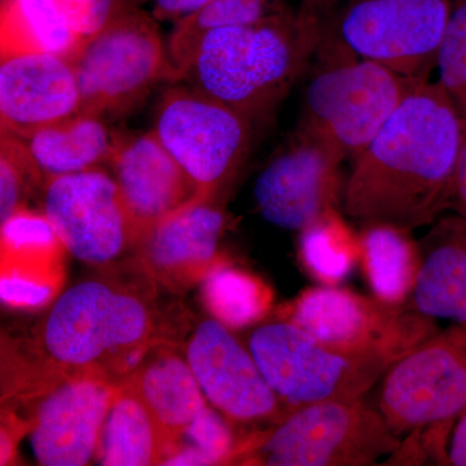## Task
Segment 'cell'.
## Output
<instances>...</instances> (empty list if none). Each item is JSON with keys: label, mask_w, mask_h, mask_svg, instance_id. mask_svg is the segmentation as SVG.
<instances>
[{"label": "cell", "mask_w": 466, "mask_h": 466, "mask_svg": "<svg viewBox=\"0 0 466 466\" xmlns=\"http://www.w3.org/2000/svg\"><path fill=\"white\" fill-rule=\"evenodd\" d=\"M157 285L131 256L61 293L29 339L3 345V401L29 403L73 377L124 381L167 339Z\"/></svg>", "instance_id": "1"}, {"label": "cell", "mask_w": 466, "mask_h": 466, "mask_svg": "<svg viewBox=\"0 0 466 466\" xmlns=\"http://www.w3.org/2000/svg\"><path fill=\"white\" fill-rule=\"evenodd\" d=\"M466 124L440 84L420 82L352 158L343 210L412 232L452 208Z\"/></svg>", "instance_id": "2"}, {"label": "cell", "mask_w": 466, "mask_h": 466, "mask_svg": "<svg viewBox=\"0 0 466 466\" xmlns=\"http://www.w3.org/2000/svg\"><path fill=\"white\" fill-rule=\"evenodd\" d=\"M324 38L320 5L302 0L271 16L217 27L198 41L175 82L263 118L311 66Z\"/></svg>", "instance_id": "3"}, {"label": "cell", "mask_w": 466, "mask_h": 466, "mask_svg": "<svg viewBox=\"0 0 466 466\" xmlns=\"http://www.w3.org/2000/svg\"><path fill=\"white\" fill-rule=\"evenodd\" d=\"M400 438L363 400L320 401L245 435L231 465L367 466L394 455Z\"/></svg>", "instance_id": "4"}, {"label": "cell", "mask_w": 466, "mask_h": 466, "mask_svg": "<svg viewBox=\"0 0 466 466\" xmlns=\"http://www.w3.org/2000/svg\"><path fill=\"white\" fill-rule=\"evenodd\" d=\"M305 95L300 127L333 144L345 157L366 148L420 79L346 50L328 35ZM428 81V79H426Z\"/></svg>", "instance_id": "5"}, {"label": "cell", "mask_w": 466, "mask_h": 466, "mask_svg": "<svg viewBox=\"0 0 466 466\" xmlns=\"http://www.w3.org/2000/svg\"><path fill=\"white\" fill-rule=\"evenodd\" d=\"M248 349L272 390L291 410L363 400L391 366L373 355L329 348L283 318L251 330Z\"/></svg>", "instance_id": "6"}, {"label": "cell", "mask_w": 466, "mask_h": 466, "mask_svg": "<svg viewBox=\"0 0 466 466\" xmlns=\"http://www.w3.org/2000/svg\"><path fill=\"white\" fill-rule=\"evenodd\" d=\"M156 18L134 5L91 38L72 58L81 112L122 115L139 106L159 82L175 79Z\"/></svg>", "instance_id": "7"}, {"label": "cell", "mask_w": 466, "mask_h": 466, "mask_svg": "<svg viewBox=\"0 0 466 466\" xmlns=\"http://www.w3.org/2000/svg\"><path fill=\"white\" fill-rule=\"evenodd\" d=\"M452 0H330L324 30L359 57L426 81Z\"/></svg>", "instance_id": "8"}, {"label": "cell", "mask_w": 466, "mask_h": 466, "mask_svg": "<svg viewBox=\"0 0 466 466\" xmlns=\"http://www.w3.org/2000/svg\"><path fill=\"white\" fill-rule=\"evenodd\" d=\"M177 84L159 103L153 133L188 175L200 200L213 201L244 162L253 122L222 101Z\"/></svg>", "instance_id": "9"}, {"label": "cell", "mask_w": 466, "mask_h": 466, "mask_svg": "<svg viewBox=\"0 0 466 466\" xmlns=\"http://www.w3.org/2000/svg\"><path fill=\"white\" fill-rule=\"evenodd\" d=\"M329 348L373 355L392 364L440 333L433 319L334 285L303 291L281 317Z\"/></svg>", "instance_id": "10"}, {"label": "cell", "mask_w": 466, "mask_h": 466, "mask_svg": "<svg viewBox=\"0 0 466 466\" xmlns=\"http://www.w3.org/2000/svg\"><path fill=\"white\" fill-rule=\"evenodd\" d=\"M466 410V328L455 325L410 350L382 377L379 410L392 433L450 429Z\"/></svg>", "instance_id": "11"}, {"label": "cell", "mask_w": 466, "mask_h": 466, "mask_svg": "<svg viewBox=\"0 0 466 466\" xmlns=\"http://www.w3.org/2000/svg\"><path fill=\"white\" fill-rule=\"evenodd\" d=\"M43 213L66 251L91 266L126 259L142 236L118 184L104 168L48 180L43 188Z\"/></svg>", "instance_id": "12"}, {"label": "cell", "mask_w": 466, "mask_h": 466, "mask_svg": "<svg viewBox=\"0 0 466 466\" xmlns=\"http://www.w3.org/2000/svg\"><path fill=\"white\" fill-rule=\"evenodd\" d=\"M186 357L208 403L233 428L263 431L293 410L272 390L250 350L217 319L196 327Z\"/></svg>", "instance_id": "13"}, {"label": "cell", "mask_w": 466, "mask_h": 466, "mask_svg": "<svg viewBox=\"0 0 466 466\" xmlns=\"http://www.w3.org/2000/svg\"><path fill=\"white\" fill-rule=\"evenodd\" d=\"M333 144L300 127L257 177L254 198L267 222L302 231L342 202L341 164Z\"/></svg>", "instance_id": "14"}, {"label": "cell", "mask_w": 466, "mask_h": 466, "mask_svg": "<svg viewBox=\"0 0 466 466\" xmlns=\"http://www.w3.org/2000/svg\"><path fill=\"white\" fill-rule=\"evenodd\" d=\"M118 386L106 377H73L24 406L36 461L45 466L94 461Z\"/></svg>", "instance_id": "15"}, {"label": "cell", "mask_w": 466, "mask_h": 466, "mask_svg": "<svg viewBox=\"0 0 466 466\" xmlns=\"http://www.w3.org/2000/svg\"><path fill=\"white\" fill-rule=\"evenodd\" d=\"M226 217L213 201H196L143 233L133 256L158 285L182 294L202 283L219 262Z\"/></svg>", "instance_id": "16"}, {"label": "cell", "mask_w": 466, "mask_h": 466, "mask_svg": "<svg viewBox=\"0 0 466 466\" xmlns=\"http://www.w3.org/2000/svg\"><path fill=\"white\" fill-rule=\"evenodd\" d=\"M79 112L81 92L72 61L50 54L2 57V133L25 137Z\"/></svg>", "instance_id": "17"}, {"label": "cell", "mask_w": 466, "mask_h": 466, "mask_svg": "<svg viewBox=\"0 0 466 466\" xmlns=\"http://www.w3.org/2000/svg\"><path fill=\"white\" fill-rule=\"evenodd\" d=\"M109 167L142 235L165 218L201 201L195 184L153 130L121 137Z\"/></svg>", "instance_id": "18"}, {"label": "cell", "mask_w": 466, "mask_h": 466, "mask_svg": "<svg viewBox=\"0 0 466 466\" xmlns=\"http://www.w3.org/2000/svg\"><path fill=\"white\" fill-rule=\"evenodd\" d=\"M119 385L134 392L149 410L167 441V460L208 403L186 354L173 339L153 343Z\"/></svg>", "instance_id": "19"}, {"label": "cell", "mask_w": 466, "mask_h": 466, "mask_svg": "<svg viewBox=\"0 0 466 466\" xmlns=\"http://www.w3.org/2000/svg\"><path fill=\"white\" fill-rule=\"evenodd\" d=\"M63 242L45 213L23 208L2 223V299L12 308L46 305L58 289Z\"/></svg>", "instance_id": "20"}, {"label": "cell", "mask_w": 466, "mask_h": 466, "mask_svg": "<svg viewBox=\"0 0 466 466\" xmlns=\"http://www.w3.org/2000/svg\"><path fill=\"white\" fill-rule=\"evenodd\" d=\"M419 248V272L406 305L466 328V220L458 214L438 220Z\"/></svg>", "instance_id": "21"}, {"label": "cell", "mask_w": 466, "mask_h": 466, "mask_svg": "<svg viewBox=\"0 0 466 466\" xmlns=\"http://www.w3.org/2000/svg\"><path fill=\"white\" fill-rule=\"evenodd\" d=\"M17 137L26 147L45 186L63 175L109 167L121 139L103 116L82 112Z\"/></svg>", "instance_id": "22"}, {"label": "cell", "mask_w": 466, "mask_h": 466, "mask_svg": "<svg viewBox=\"0 0 466 466\" xmlns=\"http://www.w3.org/2000/svg\"><path fill=\"white\" fill-rule=\"evenodd\" d=\"M82 42L57 0H2L0 57L50 54L72 60Z\"/></svg>", "instance_id": "23"}, {"label": "cell", "mask_w": 466, "mask_h": 466, "mask_svg": "<svg viewBox=\"0 0 466 466\" xmlns=\"http://www.w3.org/2000/svg\"><path fill=\"white\" fill-rule=\"evenodd\" d=\"M167 441L142 400L119 385L101 429L95 461L106 466L165 465Z\"/></svg>", "instance_id": "24"}, {"label": "cell", "mask_w": 466, "mask_h": 466, "mask_svg": "<svg viewBox=\"0 0 466 466\" xmlns=\"http://www.w3.org/2000/svg\"><path fill=\"white\" fill-rule=\"evenodd\" d=\"M360 260L376 299L390 305H406L420 266L419 244L410 231L386 223L363 225Z\"/></svg>", "instance_id": "25"}, {"label": "cell", "mask_w": 466, "mask_h": 466, "mask_svg": "<svg viewBox=\"0 0 466 466\" xmlns=\"http://www.w3.org/2000/svg\"><path fill=\"white\" fill-rule=\"evenodd\" d=\"M201 285L205 308L229 329L258 323L274 305V293L262 279L223 257Z\"/></svg>", "instance_id": "26"}, {"label": "cell", "mask_w": 466, "mask_h": 466, "mask_svg": "<svg viewBox=\"0 0 466 466\" xmlns=\"http://www.w3.org/2000/svg\"><path fill=\"white\" fill-rule=\"evenodd\" d=\"M299 233L300 259L309 274L324 285L341 283L360 259L359 235L352 232L339 208Z\"/></svg>", "instance_id": "27"}, {"label": "cell", "mask_w": 466, "mask_h": 466, "mask_svg": "<svg viewBox=\"0 0 466 466\" xmlns=\"http://www.w3.org/2000/svg\"><path fill=\"white\" fill-rule=\"evenodd\" d=\"M287 8L288 0H210L200 11L174 25L167 47L175 79L198 41L210 30L254 23Z\"/></svg>", "instance_id": "28"}, {"label": "cell", "mask_w": 466, "mask_h": 466, "mask_svg": "<svg viewBox=\"0 0 466 466\" xmlns=\"http://www.w3.org/2000/svg\"><path fill=\"white\" fill-rule=\"evenodd\" d=\"M240 441V434L208 403L165 465L231 464Z\"/></svg>", "instance_id": "29"}, {"label": "cell", "mask_w": 466, "mask_h": 466, "mask_svg": "<svg viewBox=\"0 0 466 466\" xmlns=\"http://www.w3.org/2000/svg\"><path fill=\"white\" fill-rule=\"evenodd\" d=\"M35 187L45 188L26 147L15 135L2 133L0 143V219L2 223L25 208L26 198Z\"/></svg>", "instance_id": "30"}, {"label": "cell", "mask_w": 466, "mask_h": 466, "mask_svg": "<svg viewBox=\"0 0 466 466\" xmlns=\"http://www.w3.org/2000/svg\"><path fill=\"white\" fill-rule=\"evenodd\" d=\"M435 66L440 73L438 84L453 101L466 124V0H452Z\"/></svg>", "instance_id": "31"}, {"label": "cell", "mask_w": 466, "mask_h": 466, "mask_svg": "<svg viewBox=\"0 0 466 466\" xmlns=\"http://www.w3.org/2000/svg\"><path fill=\"white\" fill-rule=\"evenodd\" d=\"M70 25L82 39H88L134 7L133 0H57Z\"/></svg>", "instance_id": "32"}, {"label": "cell", "mask_w": 466, "mask_h": 466, "mask_svg": "<svg viewBox=\"0 0 466 466\" xmlns=\"http://www.w3.org/2000/svg\"><path fill=\"white\" fill-rule=\"evenodd\" d=\"M210 0H155L153 17L177 24L200 11Z\"/></svg>", "instance_id": "33"}, {"label": "cell", "mask_w": 466, "mask_h": 466, "mask_svg": "<svg viewBox=\"0 0 466 466\" xmlns=\"http://www.w3.org/2000/svg\"><path fill=\"white\" fill-rule=\"evenodd\" d=\"M446 460L449 465L466 466V410L453 424Z\"/></svg>", "instance_id": "34"}, {"label": "cell", "mask_w": 466, "mask_h": 466, "mask_svg": "<svg viewBox=\"0 0 466 466\" xmlns=\"http://www.w3.org/2000/svg\"><path fill=\"white\" fill-rule=\"evenodd\" d=\"M452 208H455L458 216L466 220V135L464 144H462L461 155H460Z\"/></svg>", "instance_id": "35"}, {"label": "cell", "mask_w": 466, "mask_h": 466, "mask_svg": "<svg viewBox=\"0 0 466 466\" xmlns=\"http://www.w3.org/2000/svg\"><path fill=\"white\" fill-rule=\"evenodd\" d=\"M314 2L319 3V5H327V3H329L330 0H314Z\"/></svg>", "instance_id": "36"}]
</instances>
